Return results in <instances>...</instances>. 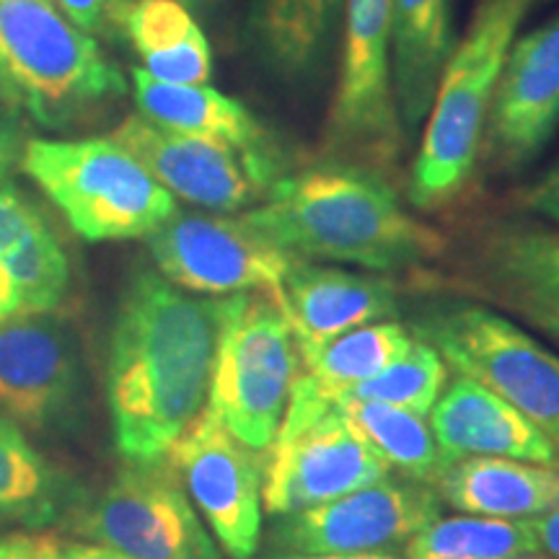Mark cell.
Instances as JSON below:
<instances>
[{
    "instance_id": "1",
    "label": "cell",
    "mask_w": 559,
    "mask_h": 559,
    "mask_svg": "<svg viewBox=\"0 0 559 559\" xmlns=\"http://www.w3.org/2000/svg\"><path fill=\"white\" fill-rule=\"evenodd\" d=\"M221 300L194 298L158 270H138L117 306L107 396L124 461L164 459L205 409Z\"/></svg>"
},
{
    "instance_id": "12",
    "label": "cell",
    "mask_w": 559,
    "mask_h": 559,
    "mask_svg": "<svg viewBox=\"0 0 559 559\" xmlns=\"http://www.w3.org/2000/svg\"><path fill=\"white\" fill-rule=\"evenodd\" d=\"M148 249L160 275L187 293L234 296L272 293L296 257L272 247L241 215L177 213L148 236Z\"/></svg>"
},
{
    "instance_id": "37",
    "label": "cell",
    "mask_w": 559,
    "mask_h": 559,
    "mask_svg": "<svg viewBox=\"0 0 559 559\" xmlns=\"http://www.w3.org/2000/svg\"><path fill=\"white\" fill-rule=\"evenodd\" d=\"M275 559H400L391 551H362V555H298V551H283Z\"/></svg>"
},
{
    "instance_id": "23",
    "label": "cell",
    "mask_w": 559,
    "mask_h": 559,
    "mask_svg": "<svg viewBox=\"0 0 559 559\" xmlns=\"http://www.w3.org/2000/svg\"><path fill=\"white\" fill-rule=\"evenodd\" d=\"M132 91L138 115L158 130L218 140L243 151L277 148L270 132L241 102L210 86H177L153 79L143 68H132Z\"/></svg>"
},
{
    "instance_id": "18",
    "label": "cell",
    "mask_w": 559,
    "mask_h": 559,
    "mask_svg": "<svg viewBox=\"0 0 559 559\" xmlns=\"http://www.w3.org/2000/svg\"><path fill=\"white\" fill-rule=\"evenodd\" d=\"M430 430L445 466L461 459L492 456L559 469L549 440L521 412L466 376H456L430 409Z\"/></svg>"
},
{
    "instance_id": "4",
    "label": "cell",
    "mask_w": 559,
    "mask_h": 559,
    "mask_svg": "<svg viewBox=\"0 0 559 559\" xmlns=\"http://www.w3.org/2000/svg\"><path fill=\"white\" fill-rule=\"evenodd\" d=\"M0 81L5 104L66 130L128 94L122 70L52 0H0Z\"/></svg>"
},
{
    "instance_id": "36",
    "label": "cell",
    "mask_w": 559,
    "mask_h": 559,
    "mask_svg": "<svg viewBox=\"0 0 559 559\" xmlns=\"http://www.w3.org/2000/svg\"><path fill=\"white\" fill-rule=\"evenodd\" d=\"M16 313H21L19 290H16V285H13L9 270L0 264V324H3L5 319L16 317Z\"/></svg>"
},
{
    "instance_id": "38",
    "label": "cell",
    "mask_w": 559,
    "mask_h": 559,
    "mask_svg": "<svg viewBox=\"0 0 559 559\" xmlns=\"http://www.w3.org/2000/svg\"><path fill=\"white\" fill-rule=\"evenodd\" d=\"M70 551H73V559H122L115 551L96 547V544H75V547H70Z\"/></svg>"
},
{
    "instance_id": "13",
    "label": "cell",
    "mask_w": 559,
    "mask_h": 559,
    "mask_svg": "<svg viewBox=\"0 0 559 559\" xmlns=\"http://www.w3.org/2000/svg\"><path fill=\"white\" fill-rule=\"evenodd\" d=\"M181 485L234 559H251L262 534V472L254 451L207 407L166 453Z\"/></svg>"
},
{
    "instance_id": "26",
    "label": "cell",
    "mask_w": 559,
    "mask_h": 559,
    "mask_svg": "<svg viewBox=\"0 0 559 559\" xmlns=\"http://www.w3.org/2000/svg\"><path fill=\"white\" fill-rule=\"evenodd\" d=\"M334 404L389 469H400L417 485L440 479L445 464L423 415L394 404L353 400L347 394Z\"/></svg>"
},
{
    "instance_id": "16",
    "label": "cell",
    "mask_w": 559,
    "mask_h": 559,
    "mask_svg": "<svg viewBox=\"0 0 559 559\" xmlns=\"http://www.w3.org/2000/svg\"><path fill=\"white\" fill-rule=\"evenodd\" d=\"M559 128V13L510 47L485 115L479 153L515 171L547 148Z\"/></svg>"
},
{
    "instance_id": "20",
    "label": "cell",
    "mask_w": 559,
    "mask_h": 559,
    "mask_svg": "<svg viewBox=\"0 0 559 559\" xmlns=\"http://www.w3.org/2000/svg\"><path fill=\"white\" fill-rule=\"evenodd\" d=\"M345 0H249L243 39L272 81L311 86L324 73Z\"/></svg>"
},
{
    "instance_id": "7",
    "label": "cell",
    "mask_w": 559,
    "mask_h": 559,
    "mask_svg": "<svg viewBox=\"0 0 559 559\" xmlns=\"http://www.w3.org/2000/svg\"><path fill=\"white\" fill-rule=\"evenodd\" d=\"M459 376L508 402L549 440L559 459V358L513 321L472 304H438L412 319Z\"/></svg>"
},
{
    "instance_id": "41",
    "label": "cell",
    "mask_w": 559,
    "mask_h": 559,
    "mask_svg": "<svg viewBox=\"0 0 559 559\" xmlns=\"http://www.w3.org/2000/svg\"><path fill=\"white\" fill-rule=\"evenodd\" d=\"M60 559H73V551H70V547L62 549V557Z\"/></svg>"
},
{
    "instance_id": "11",
    "label": "cell",
    "mask_w": 559,
    "mask_h": 559,
    "mask_svg": "<svg viewBox=\"0 0 559 559\" xmlns=\"http://www.w3.org/2000/svg\"><path fill=\"white\" fill-rule=\"evenodd\" d=\"M148 169L160 187L190 205L230 215L267 198L285 177L277 148L243 151L218 140H200L153 128L132 115L109 135Z\"/></svg>"
},
{
    "instance_id": "8",
    "label": "cell",
    "mask_w": 559,
    "mask_h": 559,
    "mask_svg": "<svg viewBox=\"0 0 559 559\" xmlns=\"http://www.w3.org/2000/svg\"><path fill=\"white\" fill-rule=\"evenodd\" d=\"M262 502L270 515H290L360 487L389 479L383 464L330 396L300 376L272 440Z\"/></svg>"
},
{
    "instance_id": "40",
    "label": "cell",
    "mask_w": 559,
    "mask_h": 559,
    "mask_svg": "<svg viewBox=\"0 0 559 559\" xmlns=\"http://www.w3.org/2000/svg\"><path fill=\"white\" fill-rule=\"evenodd\" d=\"M16 542H19V536H11V539H0V559H5L11 555V549L16 547Z\"/></svg>"
},
{
    "instance_id": "14",
    "label": "cell",
    "mask_w": 559,
    "mask_h": 559,
    "mask_svg": "<svg viewBox=\"0 0 559 559\" xmlns=\"http://www.w3.org/2000/svg\"><path fill=\"white\" fill-rule=\"evenodd\" d=\"M81 400V360L58 317L21 311L0 324V417L21 430L66 428Z\"/></svg>"
},
{
    "instance_id": "28",
    "label": "cell",
    "mask_w": 559,
    "mask_h": 559,
    "mask_svg": "<svg viewBox=\"0 0 559 559\" xmlns=\"http://www.w3.org/2000/svg\"><path fill=\"white\" fill-rule=\"evenodd\" d=\"M542 555L528 521L436 519L407 542V559H521Z\"/></svg>"
},
{
    "instance_id": "30",
    "label": "cell",
    "mask_w": 559,
    "mask_h": 559,
    "mask_svg": "<svg viewBox=\"0 0 559 559\" xmlns=\"http://www.w3.org/2000/svg\"><path fill=\"white\" fill-rule=\"evenodd\" d=\"M120 29L143 60L160 58L200 39L202 32L192 13L177 0H135L122 13Z\"/></svg>"
},
{
    "instance_id": "15",
    "label": "cell",
    "mask_w": 559,
    "mask_h": 559,
    "mask_svg": "<svg viewBox=\"0 0 559 559\" xmlns=\"http://www.w3.org/2000/svg\"><path fill=\"white\" fill-rule=\"evenodd\" d=\"M438 519V498L428 487L383 479L321 506L280 515L275 539L298 555H362L409 542Z\"/></svg>"
},
{
    "instance_id": "5",
    "label": "cell",
    "mask_w": 559,
    "mask_h": 559,
    "mask_svg": "<svg viewBox=\"0 0 559 559\" xmlns=\"http://www.w3.org/2000/svg\"><path fill=\"white\" fill-rule=\"evenodd\" d=\"M24 171L86 241L148 239L179 210L177 198L111 138H34Z\"/></svg>"
},
{
    "instance_id": "9",
    "label": "cell",
    "mask_w": 559,
    "mask_h": 559,
    "mask_svg": "<svg viewBox=\"0 0 559 559\" xmlns=\"http://www.w3.org/2000/svg\"><path fill=\"white\" fill-rule=\"evenodd\" d=\"M83 534L122 559H218L169 456L128 461L86 513Z\"/></svg>"
},
{
    "instance_id": "2",
    "label": "cell",
    "mask_w": 559,
    "mask_h": 559,
    "mask_svg": "<svg viewBox=\"0 0 559 559\" xmlns=\"http://www.w3.org/2000/svg\"><path fill=\"white\" fill-rule=\"evenodd\" d=\"M241 218L272 247L306 262L396 270L436 260L445 249L443 236L409 215L386 179L340 160L280 177L260 207Z\"/></svg>"
},
{
    "instance_id": "39",
    "label": "cell",
    "mask_w": 559,
    "mask_h": 559,
    "mask_svg": "<svg viewBox=\"0 0 559 559\" xmlns=\"http://www.w3.org/2000/svg\"><path fill=\"white\" fill-rule=\"evenodd\" d=\"M128 3H135V0H128ZM177 3L185 5L187 11H210L218 0H177Z\"/></svg>"
},
{
    "instance_id": "3",
    "label": "cell",
    "mask_w": 559,
    "mask_h": 559,
    "mask_svg": "<svg viewBox=\"0 0 559 559\" xmlns=\"http://www.w3.org/2000/svg\"><path fill=\"white\" fill-rule=\"evenodd\" d=\"M536 0H477L445 62L409 174V202L430 210L464 190L479 158L485 115L519 26Z\"/></svg>"
},
{
    "instance_id": "19",
    "label": "cell",
    "mask_w": 559,
    "mask_h": 559,
    "mask_svg": "<svg viewBox=\"0 0 559 559\" xmlns=\"http://www.w3.org/2000/svg\"><path fill=\"white\" fill-rule=\"evenodd\" d=\"M472 270L487 296L559 342V230L502 223L477 247Z\"/></svg>"
},
{
    "instance_id": "42",
    "label": "cell",
    "mask_w": 559,
    "mask_h": 559,
    "mask_svg": "<svg viewBox=\"0 0 559 559\" xmlns=\"http://www.w3.org/2000/svg\"><path fill=\"white\" fill-rule=\"evenodd\" d=\"M0 102L5 104V88H3V81H0Z\"/></svg>"
},
{
    "instance_id": "22",
    "label": "cell",
    "mask_w": 559,
    "mask_h": 559,
    "mask_svg": "<svg viewBox=\"0 0 559 559\" xmlns=\"http://www.w3.org/2000/svg\"><path fill=\"white\" fill-rule=\"evenodd\" d=\"M0 264L16 285L21 311L50 313L66 300V249L41 210L13 181L0 185Z\"/></svg>"
},
{
    "instance_id": "24",
    "label": "cell",
    "mask_w": 559,
    "mask_h": 559,
    "mask_svg": "<svg viewBox=\"0 0 559 559\" xmlns=\"http://www.w3.org/2000/svg\"><path fill=\"white\" fill-rule=\"evenodd\" d=\"M438 489L461 513L528 521L559 506V469L515 459L474 456L445 466Z\"/></svg>"
},
{
    "instance_id": "33",
    "label": "cell",
    "mask_w": 559,
    "mask_h": 559,
    "mask_svg": "<svg viewBox=\"0 0 559 559\" xmlns=\"http://www.w3.org/2000/svg\"><path fill=\"white\" fill-rule=\"evenodd\" d=\"M21 158V128L16 117L9 111H0V181L13 169Z\"/></svg>"
},
{
    "instance_id": "29",
    "label": "cell",
    "mask_w": 559,
    "mask_h": 559,
    "mask_svg": "<svg viewBox=\"0 0 559 559\" xmlns=\"http://www.w3.org/2000/svg\"><path fill=\"white\" fill-rule=\"evenodd\" d=\"M445 381V362L428 342L415 340L400 360L391 362L381 373L345 391L353 400L383 402L394 407L428 415L436 407L440 389Z\"/></svg>"
},
{
    "instance_id": "43",
    "label": "cell",
    "mask_w": 559,
    "mask_h": 559,
    "mask_svg": "<svg viewBox=\"0 0 559 559\" xmlns=\"http://www.w3.org/2000/svg\"><path fill=\"white\" fill-rule=\"evenodd\" d=\"M521 559H549V557H544V555H531V557H521Z\"/></svg>"
},
{
    "instance_id": "27",
    "label": "cell",
    "mask_w": 559,
    "mask_h": 559,
    "mask_svg": "<svg viewBox=\"0 0 559 559\" xmlns=\"http://www.w3.org/2000/svg\"><path fill=\"white\" fill-rule=\"evenodd\" d=\"M412 342L415 337L407 326L396 324V321H376V324L342 334L321 347L313 358L306 360V368H309L306 379L321 394L337 402L345 391L400 360L412 347Z\"/></svg>"
},
{
    "instance_id": "21",
    "label": "cell",
    "mask_w": 559,
    "mask_h": 559,
    "mask_svg": "<svg viewBox=\"0 0 559 559\" xmlns=\"http://www.w3.org/2000/svg\"><path fill=\"white\" fill-rule=\"evenodd\" d=\"M391 86L400 124L417 135L428 122L440 75L453 50L451 0H389Z\"/></svg>"
},
{
    "instance_id": "17",
    "label": "cell",
    "mask_w": 559,
    "mask_h": 559,
    "mask_svg": "<svg viewBox=\"0 0 559 559\" xmlns=\"http://www.w3.org/2000/svg\"><path fill=\"white\" fill-rule=\"evenodd\" d=\"M275 300L288 319L304 362L342 334L396 317V285L379 275H358L296 260Z\"/></svg>"
},
{
    "instance_id": "34",
    "label": "cell",
    "mask_w": 559,
    "mask_h": 559,
    "mask_svg": "<svg viewBox=\"0 0 559 559\" xmlns=\"http://www.w3.org/2000/svg\"><path fill=\"white\" fill-rule=\"evenodd\" d=\"M528 523L534 528L542 555L549 559H559V506L536 515V519H528Z\"/></svg>"
},
{
    "instance_id": "35",
    "label": "cell",
    "mask_w": 559,
    "mask_h": 559,
    "mask_svg": "<svg viewBox=\"0 0 559 559\" xmlns=\"http://www.w3.org/2000/svg\"><path fill=\"white\" fill-rule=\"evenodd\" d=\"M62 544L55 539H41V536H19L16 547L5 559H60Z\"/></svg>"
},
{
    "instance_id": "10",
    "label": "cell",
    "mask_w": 559,
    "mask_h": 559,
    "mask_svg": "<svg viewBox=\"0 0 559 559\" xmlns=\"http://www.w3.org/2000/svg\"><path fill=\"white\" fill-rule=\"evenodd\" d=\"M340 83L326 117L324 151L391 164L400 153V115L391 86L389 0H345Z\"/></svg>"
},
{
    "instance_id": "25",
    "label": "cell",
    "mask_w": 559,
    "mask_h": 559,
    "mask_svg": "<svg viewBox=\"0 0 559 559\" xmlns=\"http://www.w3.org/2000/svg\"><path fill=\"white\" fill-rule=\"evenodd\" d=\"M75 500V481L41 456L19 425L0 417V519L45 526Z\"/></svg>"
},
{
    "instance_id": "31",
    "label": "cell",
    "mask_w": 559,
    "mask_h": 559,
    "mask_svg": "<svg viewBox=\"0 0 559 559\" xmlns=\"http://www.w3.org/2000/svg\"><path fill=\"white\" fill-rule=\"evenodd\" d=\"M66 13V19L75 29L94 34H107L122 24V13L128 9V0H52Z\"/></svg>"
},
{
    "instance_id": "32",
    "label": "cell",
    "mask_w": 559,
    "mask_h": 559,
    "mask_svg": "<svg viewBox=\"0 0 559 559\" xmlns=\"http://www.w3.org/2000/svg\"><path fill=\"white\" fill-rule=\"evenodd\" d=\"M521 202L523 207L531 210V213L542 215V218H547L559 226V164L551 171L544 174L531 190L523 192Z\"/></svg>"
},
{
    "instance_id": "6",
    "label": "cell",
    "mask_w": 559,
    "mask_h": 559,
    "mask_svg": "<svg viewBox=\"0 0 559 559\" xmlns=\"http://www.w3.org/2000/svg\"><path fill=\"white\" fill-rule=\"evenodd\" d=\"M300 349L272 293H234L221 300L207 407L251 451H270L293 386Z\"/></svg>"
}]
</instances>
